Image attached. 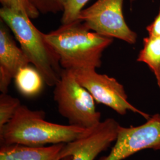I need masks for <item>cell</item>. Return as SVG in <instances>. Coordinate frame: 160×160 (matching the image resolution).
Instances as JSON below:
<instances>
[{
    "mask_svg": "<svg viewBox=\"0 0 160 160\" xmlns=\"http://www.w3.org/2000/svg\"><path fill=\"white\" fill-rule=\"evenodd\" d=\"M45 37L58 55L62 68L71 70L100 68L103 52L113 42V38L92 31L81 20L62 24Z\"/></svg>",
    "mask_w": 160,
    "mask_h": 160,
    "instance_id": "1",
    "label": "cell"
},
{
    "mask_svg": "<svg viewBox=\"0 0 160 160\" xmlns=\"http://www.w3.org/2000/svg\"><path fill=\"white\" fill-rule=\"evenodd\" d=\"M43 110H32L21 105L10 121L0 128L1 145L13 144L43 147L67 143L83 137L92 129L48 122Z\"/></svg>",
    "mask_w": 160,
    "mask_h": 160,
    "instance_id": "2",
    "label": "cell"
},
{
    "mask_svg": "<svg viewBox=\"0 0 160 160\" xmlns=\"http://www.w3.org/2000/svg\"><path fill=\"white\" fill-rule=\"evenodd\" d=\"M0 18L7 25L18 42L30 62L40 72L45 84L55 86L63 68L57 52L26 14L1 7Z\"/></svg>",
    "mask_w": 160,
    "mask_h": 160,
    "instance_id": "3",
    "label": "cell"
},
{
    "mask_svg": "<svg viewBox=\"0 0 160 160\" xmlns=\"http://www.w3.org/2000/svg\"><path fill=\"white\" fill-rule=\"evenodd\" d=\"M53 98L59 113L69 125L90 129L101 122V113L96 109L92 94L77 81L71 69H63L54 86Z\"/></svg>",
    "mask_w": 160,
    "mask_h": 160,
    "instance_id": "4",
    "label": "cell"
},
{
    "mask_svg": "<svg viewBox=\"0 0 160 160\" xmlns=\"http://www.w3.org/2000/svg\"><path fill=\"white\" fill-rule=\"evenodd\" d=\"M123 4V0H97L81 11L78 20L98 34L134 45L138 35L126 23Z\"/></svg>",
    "mask_w": 160,
    "mask_h": 160,
    "instance_id": "5",
    "label": "cell"
},
{
    "mask_svg": "<svg viewBox=\"0 0 160 160\" xmlns=\"http://www.w3.org/2000/svg\"><path fill=\"white\" fill-rule=\"evenodd\" d=\"M95 68H80L72 70L77 81L89 92L98 103L113 109L120 115L128 111L142 116L146 120L149 114L139 110L128 100L123 86L113 77L97 73Z\"/></svg>",
    "mask_w": 160,
    "mask_h": 160,
    "instance_id": "6",
    "label": "cell"
},
{
    "mask_svg": "<svg viewBox=\"0 0 160 160\" xmlns=\"http://www.w3.org/2000/svg\"><path fill=\"white\" fill-rule=\"evenodd\" d=\"M147 149L160 151V113L151 116L139 126H119L111 151L98 160H123Z\"/></svg>",
    "mask_w": 160,
    "mask_h": 160,
    "instance_id": "7",
    "label": "cell"
},
{
    "mask_svg": "<svg viewBox=\"0 0 160 160\" xmlns=\"http://www.w3.org/2000/svg\"><path fill=\"white\" fill-rule=\"evenodd\" d=\"M120 125L113 118H108L94 127L83 137L65 143L60 152L61 160L72 156V160H94L115 142Z\"/></svg>",
    "mask_w": 160,
    "mask_h": 160,
    "instance_id": "8",
    "label": "cell"
},
{
    "mask_svg": "<svg viewBox=\"0 0 160 160\" xmlns=\"http://www.w3.org/2000/svg\"><path fill=\"white\" fill-rule=\"evenodd\" d=\"M3 21L0 23V91L7 93L12 79L18 71L28 66L30 61L20 47H18Z\"/></svg>",
    "mask_w": 160,
    "mask_h": 160,
    "instance_id": "9",
    "label": "cell"
},
{
    "mask_svg": "<svg viewBox=\"0 0 160 160\" xmlns=\"http://www.w3.org/2000/svg\"><path fill=\"white\" fill-rule=\"evenodd\" d=\"M65 143L28 147L18 144L1 145L0 160H61L59 155Z\"/></svg>",
    "mask_w": 160,
    "mask_h": 160,
    "instance_id": "10",
    "label": "cell"
},
{
    "mask_svg": "<svg viewBox=\"0 0 160 160\" xmlns=\"http://www.w3.org/2000/svg\"><path fill=\"white\" fill-rule=\"evenodd\" d=\"M14 79L18 92L27 97L40 94L45 83L38 69L29 65L20 69Z\"/></svg>",
    "mask_w": 160,
    "mask_h": 160,
    "instance_id": "11",
    "label": "cell"
},
{
    "mask_svg": "<svg viewBox=\"0 0 160 160\" xmlns=\"http://www.w3.org/2000/svg\"><path fill=\"white\" fill-rule=\"evenodd\" d=\"M138 62L146 63L154 74L160 92V36H148L143 39Z\"/></svg>",
    "mask_w": 160,
    "mask_h": 160,
    "instance_id": "12",
    "label": "cell"
},
{
    "mask_svg": "<svg viewBox=\"0 0 160 160\" xmlns=\"http://www.w3.org/2000/svg\"><path fill=\"white\" fill-rule=\"evenodd\" d=\"M22 105L19 99L7 93L0 95V128L8 123Z\"/></svg>",
    "mask_w": 160,
    "mask_h": 160,
    "instance_id": "13",
    "label": "cell"
},
{
    "mask_svg": "<svg viewBox=\"0 0 160 160\" xmlns=\"http://www.w3.org/2000/svg\"><path fill=\"white\" fill-rule=\"evenodd\" d=\"M0 2L2 7L23 12L31 19H35L40 14L32 0H0Z\"/></svg>",
    "mask_w": 160,
    "mask_h": 160,
    "instance_id": "14",
    "label": "cell"
},
{
    "mask_svg": "<svg viewBox=\"0 0 160 160\" xmlns=\"http://www.w3.org/2000/svg\"><path fill=\"white\" fill-rule=\"evenodd\" d=\"M90 0H67L61 18L62 24L72 23L78 20L81 11Z\"/></svg>",
    "mask_w": 160,
    "mask_h": 160,
    "instance_id": "15",
    "label": "cell"
},
{
    "mask_svg": "<svg viewBox=\"0 0 160 160\" xmlns=\"http://www.w3.org/2000/svg\"><path fill=\"white\" fill-rule=\"evenodd\" d=\"M67 0H32L40 14H57L63 12Z\"/></svg>",
    "mask_w": 160,
    "mask_h": 160,
    "instance_id": "16",
    "label": "cell"
},
{
    "mask_svg": "<svg viewBox=\"0 0 160 160\" xmlns=\"http://www.w3.org/2000/svg\"><path fill=\"white\" fill-rule=\"evenodd\" d=\"M147 31L148 36H160V7L158 14L154 20L147 27Z\"/></svg>",
    "mask_w": 160,
    "mask_h": 160,
    "instance_id": "17",
    "label": "cell"
},
{
    "mask_svg": "<svg viewBox=\"0 0 160 160\" xmlns=\"http://www.w3.org/2000/svg\"><path fill=\"white\" fill-rule=\"evenodd\" d=\"M61 160H72V156H67L63 158Z\"/></svg>",
    "mask_w": 160,
    "mask_h": 160,
    "instance_id": "18",
    "label": "cell"
},
{
    "mask_svg": "<svg viewBox=\"0 0 160 160\" xmlns=\"http://www.w3.org/2000/svg\"><path fill=\"white\" fill-rule=\"evenodd\" d=\"M135 0H130V2H131V3H132L133 1H135Z\"/></svg>",
    "mask_w": 160,
    "mask_h": 160,
    "instance_id": "19",
    "label": "cell"
}]
</instances>
